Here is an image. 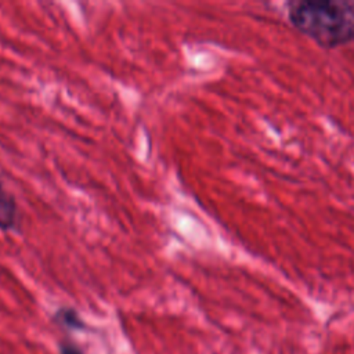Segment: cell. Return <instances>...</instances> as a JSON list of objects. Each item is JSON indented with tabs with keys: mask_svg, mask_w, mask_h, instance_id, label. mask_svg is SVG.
Wrapping results in <instances>:
<instances>
[{
	"mask_svg": "<svg viewBox=\"0 0 354 354\" xmlns=\"http://www.w3.org/2000/svg\"><path fill=\"white\" fill-rule=\"evenodd\" d=\"M295 29L324 48L354 43V1L301 0L288 6Z\"/></svg>",
	"mask_w": 354,
	"mask_h": 354,
	"instance_id": "1",
	"label": "cell"
},
{
	"mask_svg": "<svg viewBox=\"0 0 354 354\" xmlns=\"http://www.w3.org/2000/svg\"><path fill=\"white\" fill-rule=\"evenodd\" d=\"M19 209L12 192L0 180V231L10 232L18 230Z\"/></svg>",
	"mask_w": 354,
	"mask_h": 354,
	"instance_id": "2",
	"label": "cell"
},
{
	"mask_svg": "<svg viewBox=\"0 0 354 354\" xmlns=\"http://www.w3.org/2000/svg\"><path fill=\"white\" fill-rule=\"evenodd\" d=\"M54 322H57L59 326L73 329V330H83L86 329L84 321L80 318L79 313L72 307H59L54 315Z\"/></svg>",
	"mask_w": 354,
	"mask_h": 354,
	"instance_id": "3",
	"label": "cell"
},
{
	"mask_svg": "<svg viewBox=\"0 0 354 354\" xmlns=\"http://www.w3.org/2000/svg\"><path fill=\"white\" fill-rule=\"evenodd\" d=\"M59 351H61V354H83L82 350L72 343H62Z\"/></svg>",
	"mask_w": 354,
	"mask_h": 354,
	"instance_id": "4",
	"label": "cell"
}]
</instances>
